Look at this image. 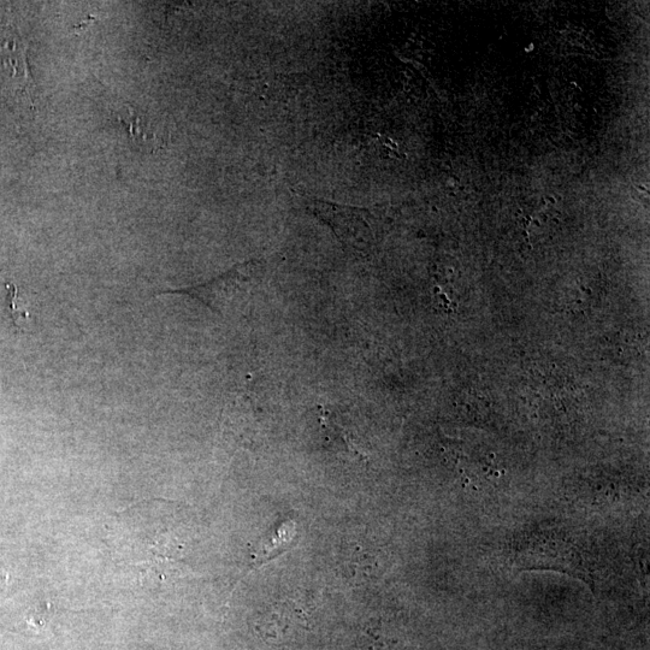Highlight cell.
Returning <instances> with one entry per match:
<instances>
[{
    "label": "cell",
    "mask_w": 650,
    "mask_h": 650,
    "mask_svg": "<svg viewBox=\"0 0 650 650\" xmlns=\"http://www.w3.org/2000/svg\"><path fill=\"white\" fill-rule=\"evenodd\" d=\"M253 269V263L241 264L204 285L161 294L187 295L189 298L202 301L209 309L224 316L248 299L253 286Z\"/></svg>",
    "instance_id": "2"
},
{
    "label": "cell",
    "mask_w": 650,
    "mask_h": 650,
    "mask_svg": "<svg viewBox=\"0 0 650 650\" xmlns=\"http://www.w3.org/2000/svg\"><path fill=\"white\" fill-rule=\"evenodd\" d=\"M316 214L334 230L338 238L353 247H363L372 239V232L364 212L339 209L336 206H317Z\"/></svg>",
    "instance_id": "3"
},
{
    "label": "cell",
    "mask_w": 650,
    "mask_h": 650,
    "mask_svg": "<svg viewBox=\"0 0 650 650\" xmlns=\"http://www.w3.org/2000/svg\"><path fill=\"white\" fill-rule=\"evenodd\" d=\"M120 120L128 129L130 137L135 141H141L143 144L155 143L153 139L156 138L151 134L152 122L150 118L139 115L137 111L130 108L127 111V116L120 117Z\"/></svg>",
    "instance_id": "5"
},
{
    "label": "cell",
    "mask_w": 650,
    "mask_h": 650,
    "mask_svg": "<svg viewBox=\"0 0 650 650\" xmlns=\"http://www.w3.org/2000/svg\"><path fill=\"white\" fill-rule=\"evenodd\" d=\"M9 291V300H10V309L11 315H13L14 323L16 327H19L21 321H25L29 317V313L25 310V307H20L17 304L19 301V295H17V287L8 283Z\"/></svg>",
    "instance_id": "6"
},
{
    "label": "cell",
    "mask_w": 650,
    "mask_h": 650,
    "mask_svg": "<svg viewBox=\"0 0 650 650\" xmlns=\"http://www.w3.org/2000/svg\"><path fill=\"white\" fill-rule=\"evenodd\" d=\"M167 506L161 499L139 502L112 518L108 540L114 560L137 572L143 583L168 581L180 565L182 546L164 520Z\"/></svg>",
    "instance_id": "1"
},
{
    "label": "cell",
    "mask_w": 650,
    "mask_h": 650,
    "mask_svg": "<svg viewBox=\"0 0 650 650\" xmlns=\"http://www.w3.org/2000/svg\"><path fill=\"white\" fill-rule=\"evenodd\" d=\"M0 59L5 69L11 70V79L16 81V90L22 91L32 102L33 78L29 72L26 47L14 32L4 35L0 44Z\"/></svg>",
    "instance_id": "4"
}]
</instances>
